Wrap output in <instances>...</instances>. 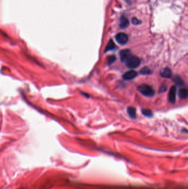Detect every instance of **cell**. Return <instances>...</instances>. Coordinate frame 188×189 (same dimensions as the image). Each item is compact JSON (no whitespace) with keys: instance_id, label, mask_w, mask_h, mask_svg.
Wrapping results in <instances>:
<instances>
[{"instance_id":"1","label":"cell","mask_w":188,"mask_h":189,"mask_svg":"<svg viewBox=\"0 0 188 189\" xmlns=\"http://www.w3.org/2000/svg\"><path fill=\"white\" fill-rule=\"evenodd\" d=\"M138 90L143 95L147 97H152L155 94V90L149 85L143 84L138 87Z\"/></svg>"},{"instance_id":"2","label":"cell","mask_w":188,"mask_h":189,"mask_svg":"<svg viewBox=\"0 0 188 189\" xmlns=\"http://www.w3.org/2000/svg\"><path fill=\"white\" fill-rule=\"evenodd\" d=\"M125 63L128 68L131 69H135L137 68L140 64V60L137 57L131 55Z\"/></svg>"},{"instance_id":"3","label":"cell","mask_w":188,"mask_h":189,"mask_svg":"<svg viewBox=\"0 0 188 189\" xmlns=\"http://www.w3.org/2000/svg\"><path fill=\"white\" fill-rule=\"evenodd\" d=\"M115 39L120 44H125L128 41V36L124 33H119L117 34Z\"/></svg>"},{"instance_id":"4","label":"cell","mask_w":188,"mask_h":189,"mask_svg":"<svg viewBox=\"0 0 188 189\" xmlns=\"http://www.w3.org/2000/svg\"><path fill=\"white\" fill-rule=\"evenodd\" d=\"M131 56V54L129 49H124L120 52V58L123 62H126Z\"/></svg>"},{"instance_id":"5","label":"cell","mask_w":188,"mask_h":189,"mask_svg":"<svg viewBox=\"0 0 188 189\" xmlns=\"http://www.w3.org/2000/svg\"><path fill=\"white\" fill-rule=\"evenodd\" d=\"M176 98V87L174 86H173L169 92L168 99L170 102L172 104L175 103Z\"/></svg>"},{"instance_id":"6","label":"cell","mask_w":188,"mask_h":189,"mask_svg":"<svg viewBox=\"0 0 188 189\" xmlns=\"http://www.w3.org/2000/svg\"><path fill=\"white\" fill-rule=\"evenodd\" d=\"M137 75V72L134 70H130L126 72L124 74L123 78L125 80H130L133 78H135Z\"/></svg>"},{"instance_id":"7","label":"cell","mask_w":188,"mask_h":189,"mask_svg":"<svg viewBox=\"0 0 188 189\" xmlns=\"http://www.w3.org/2000/svg\"><path fill=\"white\" fill-rule=\"evenodd\" d=\"M160 74L163 78H170L172 75L171 70L168 68H165L162 69L160 72Z\"/></svg>"},{"instance_id":"8","label":"cell","mask_w":188,"mask_h":189,"mask_svg":"<svg viewBox=\"0 0 188 189\" xmlns=\"http://www.w3.org/2000/svg\"><path fill=\"white\" fill-rule=\"evenodd\" d=\"M129 25V21L127 18L124 16H121L120 20V27L121 28H126Z\"/></svg>"},{"instance_id":"9","label":"cell","mask_w":188,"mask_h":189,"mask_svg":"<svg viewBox=\"0 0 188 189\" xmlns=\"http://www.w3.org/2000/svg\"><path fill=\"white\" fill-rule=\"evenodd\" d=\"M188 91L187 88H182L179 91V96L182 99L187 98L188 97Z\"/></svg>"},{"instance_id":"10","label":"cell","mask_w":188,"mask_h":189,"mask_svg":"<svg viewBox=\"0 0 188 189\" xmlns=\"http://www.w3.org/2000/svg\"><path fill=\"white\" fill-rule=\"evenodd\" d=\"M127 111H128L129 115L130 116V117L131 118L135 119L136 118V109L134 107H128Z\"/></svg>"},{"instance_id":"11","label":"cell","mask_w":188,"mask_h":189,"mask_svg":"<svg viewBox=\"0 0 188 189\" xmlns=\"http://www.w3.org/2000/svg\"><path fill=\"white\" fill-rule=\"evenodd\" d=\"M115 45L114 43L113 42L112 40H110V41L109 42V43H108L107 46L105 48V52H108L111 50L114 49L115 48Z\"/></svg>"},{"instance_id":"12","label":"cell","mask_w":188,"mask_h":189,"mask_svg":"<svg viewBox=\"0 0 188 189\" xmlns=\"http://www.w3.org/2000/svg\"><path fill=\"white\" fill-rule=\"evenodd\" d=\"M173 81L175 84L178 85V86H183V85H184V83L183 80L179 76L174 77V78L173 79Z\"/></svg>"},{"instance_id":"13","label":"cell","mask_w":188,"mask_h":189,"mask_svg":"<svg viewBox=\"0 0 188 189\" xmlns=\"http://www.w3.org/2000/svg\"><path fill=\"white\" fill-rule=\"evenodd\" d=\"M151 70L148 67H144L140 70V74L142 75H149L151 74Z\"/></svg>"},{"instance_id":"14","label":"cell","mask_w":188,"mask_h":189,"mask_svg":"<svg viewBox=\"0 0 188 189\" xmlns=\"http://www.w3.org/2000/svg\"><path fill=\"white\" fill-rule=\"evenodd\" d=\"M142 112L143 115H144L145 116L148 117H151L153 116L152 111L149 109H143L142 110Z\"/></svg>"},{"instance_id":"15","label":"cell","mask_w":188,"mask_h":189,"mask_svg":"<svg viewBox=\"0 0 188 189\" xmlns=\"http://www.w3.org/2000/svg\"><path fill=\"white\" fill-rule=\"evenodd\" d=\"M116 60V57L114 55H110L107 58V63L108 65L113 64Z\"/></svg>"},{"instance_id":"16","label":"cell","mask_w":188,"mask_h":189,"mask_svg":"<svg viewBox=\"0 0 188 189\" xmlns=\"http://www.w3.org/2000/svg\"><path fill=\"white\" fill-rule=\"evenodd\" d=\"M167 85L166 84H163L160 88H159V92L161 93V92H164L166 91L167 90Z\"/></svg>"},{"instance_id":"17","label":"cell","mask_w":188,"mask_h":189,"mask_svg":"<svg viewBox=\"0 0 188 189\" xmlns=\"http://www.w3.org/2000/svg\"><path fill=\"white\" fill-rule=\"evenodd\" d=\"M132 22L135 25H138L141 23L140 21L139 20H137L136 18H133L132 20Z\"/></svg>"}]
</instances>
